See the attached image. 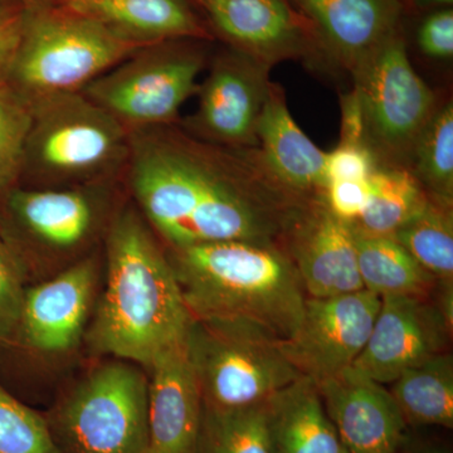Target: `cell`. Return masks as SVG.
Instances as JSON below:
<instances>
[{
    "label": "cell",
    "mask_w": 453,
    "mask_h": 453,
    "mask_svg": "<svg viewBox=\"0 0 453 453\" xmlns=\"http://www.w3.org/2000/svg\"><path fill=\"white\" fill-rule=\"evenodd\" d=\"M127 166L142 214L169 249L281 244L311 201L283 187L258 148L210 144L172 125L133 131Z\"/></svg>",
    "instance_id": "obj_1"
},
{
    "label": "cell",
    "mask_w": 453,
    "mask_h": 453,
    "mask_svg": "<svg viewBox=\"0 0 453 453\" xmlns=\"http://www.w3.org/2000/svg\"><path fill=\"white\" fill-rule=\"evenodd\" d=\"M106 288L88 333L98 353L149 366L184 344L193 318L166 252L136 211L118 214L106 240Z\"/></svg>",
    "instance_id": "obj_2"
},
{
    "label": "cell",
    "mask_w": 453,
    "mask_h": 453,
    "mask_svg": "<svg viewBox=\"0 0 453 453\" xmlns=\"http://www.w3.org/2000/svg\"><path fill=\"white\" fill-rule=\"evenodd\" d=\"M190 315L288 342L299 329L306 294L279 243L226 241L166 252Z\"/></svg>",
    "instance_id": "obj_3"
},
{
    "label": "cell",
    "mask_w": 453,
    "mask_h": 453,
    "mask_svg": "<svg viewBox=\"0 0 453 453\" xmlns=\"http://www.w3.org/2000/svg\"><path fill=\"white\" fill-rule=\"evenodd\" d=\"M142 44L62 5L32 9L4 82L27 100L81 92Z\"/></svg>",
    "instance_id": "obj_4"
},
{
    "label": "cell",
    "mask_w": 453,
    "mask_h": 453,
    "mask_svg": "<svg viewBox=\"0 0 453 453\" xmlns=\"http://www.w3.org/2000/svg\"><path fill=\"white\" fill-rule=\"evenodd\" d=\"M22 174L42 188L95 186L127 165L131 133L82 92L31 101Z\"/></svg>",
    "instance_id": "obj_5"
},
{
    "label": "cell",
    "mask_w": 453,
    "mask_h": 453,
    "mask_svg": "<svg viewBox=\"0 0 453 453\" xmlns=\"http://www.w3.org/2000/svg\"><path fill=\"white\" fill-rule=\"evenodd\" d=\"M148 377L127 360L88 372L46 417L61 453H150Z\"/></svg>",
    "instance_id": "obj_6"
},
{
    "label": "cell",
    "mask_w": 453,
    "mask_h": 453,
    "mask_svg": "<svg viewBox=\"0 0 453 453\" xmlns=\"http://www.w3.org/2000/svg\"><path fill=\"white\" fill-rule=\"evenodd\" d=\"M186 345L204 407L262 404L303 377L282 342L251 330L193 319Z\"/></svg>",
    "instance_id": "obj_7"
},
{
    "label": "cell",
    "mask_w": 453,
    "mask_h": 453,
    "mask_svg": "<svg viewBox=\"0 0 453 453\" xmlns=\"http://www.w3.org/2000/svg\"><path fill=\"white\" fill-rule=\"evenodd\" d=\"M365 145L378 166L408 169L414 145L438 109L414 71L404 42L393 35L353 73Z\"/></svg>",
    "instance_id": "obj_8"
},
{
    "label": "cell",
    "mask_w": 453,
    "mask_h": 453,
    "mask_svg": "<svg viewBox=\"0 0 453 453\" xmlns=\"http://www.w3.org/2000/svg\"><path fill=\"white\" fill-rule=\"evenodd\" d=\"M202 50L172 41L142 47L82 89L130 133L168 127L198 91Z\"/></svg>",
    "instance_id": "obj_9"
},
{
    "label": "cell",
    "mask_w": 453,
    "mask_h": 453,
    "mask_svg": "<svg viewBox=\"0 0 453 453\" xmlns=\"http://www.w3.org/2000/svg\"><path fill=\"white\" fill-rule=\"evenodd\" d=\"M380 309V297L368 290L306 296L299 329L283 350L303 377L319 383L354 365Z\"/></svg>",
    "instance_id": "obj_10"
},
{
    "label": "cell",
    "mask_w": 453,
    "mask_h": 453,
    "mask_svg": "<svg viewBox=\"0 0 453 453\" xmlns=\"http://www.w3.org/2000/svg\"><path fill=\"white\" fill-rule=\"evenodd\" d=\"M271 67L238 50L219 56L196 94L188 134L225 148H258L257 125L270 89Z\"/></svg>",
    "instance_id": "obj_11"
},
{
    "label": "cell",
    "mask_w": 453,
    "mask_h": 453,
    "mask_svg": "<svg viewBox=\"0 0 453 453\" xmlns=\"http://www.w3.org/2000/svg\"><path fill=\"white\" fill-rule=\"evenodd\" d=\"M452 320L440 303L421 296L380 297L371 335L351 366L380 384L449 351Z\"/></svg>",
    "instance_id": "obj_12"
},
{
    "label": "cell",
    "mask_w": 453,
    "mask_h": 453,
    "mask_svg": "<svg viewBox=\"0 0 453 453\" xmlns=\"http://www.w3.org/2000/svg\"><path fill=\"white\" fill-rule=\"evenodd\" d=\"M281 244L299 273L306 296L321 299L365 290L353 226L329 210L324 196L305 205Z\"/></svg>",
    "instance_id": "obj_13"
},
{
    "label": "cell",
    "mask_w": 453,
    "mask_h": 453,
    "mask_svg": "<svg viewBox=\"0 0 453 453\" xmlns=\"http://www.w3.org/2000/svg\"><path fill=\"white\" fill-rule=\"evenodd\" d=\"M316 387L349 453H398L407 422L384 384L348 366Z\"/></svg>",
    "instance_id": "obj_14"
},
{
    "label": "cell",
    "mask_w": 453,
    "mask_h": 453,
    "mask_svg": "<svg viewBox=\"0 0 453 453\" xmlns=\"http://www.w3.org/2000/svg\"><path fill=\"white\" fill-rule=\"evenodd\" d=\"M97 282V264L86 258L55 279L26 290L18 335L27 347L57 354L79 344Z\"/></svg>",
    "instance_id": "obj_15"
},
{
    "label": "cell",
    "mask_w": 453,
    "mask_h": 453,
    "mask_svg": "<svg viewBox=\"0 0 453 453\" xmlns=\"http://www.w3.org/2000/svg\"><path fill=\"white\" fill-rule=\"evenodd\" d=\"M234 50L273 68L312 49L311 35L285 0H193Z\"/></svg>",
    "instance_id": "obj_16"
},
{
    "label": "cell",
    "mask_w": 453,
    "mask_h": 453,
    "mask_svg": "<svg viewBox=\"0 0 453 453\" xmlns=\"http://www.w3.org/2000/svg\"><path fill=\"white\" fill-rule=\"evenodd\" d=\"M149 371L150 453H192L203 399L186 342L160 354Z\"/></svg>",
    "instance_id": "obj_17"
},
{
    "label": "cell",
    "mask_w": 453,
    "mask_h": 453,
    "mask_svg": "<svg viewBox=\"0 0 453 453\" xmlns=\"http://www.w3.org/2000/svg\"><path fill=\"white\" fill-rule=\"evenodd\" d=\"M325 49L351 73L396 35V0H295Z\"/></svg>",
    "instance_id": "obj_18"
},
{
    "label": "cell",
    "mask_w": 453,
    "mask_h": 453,
    "mask_svg": "<svg viewBox=\"0 0 453 453\" xmlns=\"http://www.w3.org/2000/svg\"><path fill=\"white\" fill-rule=\"evenodd\" d=\"M257 138L262 159L283 187L303 199L324 196L326 153L295 122L279 83L271 82L259 116Z\"/></svg>",
    "instance_id": "obj_19"
},
{
    "label": "cell",
    "mask_w": 453,
    "mask_h": 453,
    "mask_svg": "<svg viewBox=\"0 0 453 453\" xmlns=\"http://www.w3.org/2000/svg\"><path fill=\"white\" fill-rule=\"evenodd\" d=\"M91 187L12 189L8 208L32 240L53 250H73L96 228L100 208Z\"/></svg>",
    "instance_id": "obj_20"
},
{
    "label": "cell",
    "mask_w": 453,
    "mask_h": 453,
    "mask_svg": "<svg viewBox=\"0 0 453 453\" xmlns=\"http://www.w3.org/2000/svg\"><path fill=\"white\" fill-rule=\"evenodd\" d=\"M271 453H340L338 432L314 380L306 377L266 402Z\"/></svg>",
    "instance_id": "obj_21"
},
{
    "label": "cell",
    "mask_w": 453,
    "mask_h": 453,
    "mask_svg": "<svg viewBox=\"0 0 453 453\" xmlns=\"http://www.w3.org/2000/svg\"><path fill=\"white\" fill-rule=\"evenodd\" d=\"M65 7L100 20L142 46L208 37L186 0H89Z\"/></svg>",
    "instance_id": "obj_22"
},
{
    "label": "cell",
    "mask_w": 453,
    "mask_h": 453,
    "mask_svg": "<svg viewBox=\"0 0 453 453\" xmlns=\"http://www.w3.org/2000/svg\"><path fill=\"white\" fill-rule=\"evenodd\" d=\"M353 234L357 268L365 290L380 297H428L437 280L392 235L365 234L354 226Z\"/></svg>",
    "instance_id": "obj_23"
},
{
    "label": "cell",
    "mask_w": 453,
    "mask_h": 453,
    "mask_svg": "<svg viewBox=\"0 0 453 453\" xmlns=\"http://www.w3.org/2000/svg\"><path fill=\"white\" fill-rule=\"evenodd\" d=\"M392 384L405 422L417 426H453V357L449 351L412 366Z\"/></svg>",
    "instance_id": "obj_24"
},
{
    "label": "cell",
    "mask_w": 453,
    "mask_h": 453,
    "mask_svg": "<svg viewBox=\"0 0 453 453\" xmlns=\"http://www.w3.org/2000/svg\"><path fill=\"white\" fill-rule=\"evenodd\" d=\"M368 201L354 228L365 234L392 235L428 201L412 173L399 166H378L369 178Z\"/></svg>",
    "instance_id": "obj_25"
},
{
    "label": "cell",
    "mask_w": 453,
    "mask_h": 453,
    "mask_svg": "<svg viewBox=\"0 0 453 453\" xmlns=\"http://www.w3.org/2000/svg\"><path fill=\"white\" fill-rule=\"evenodd\" d=\"M392 237L437 281L452 283V207L428 196L422 210L399 226Z\"/></svg>",
    "instance_id": "obj_26"
},
{
    "label": "cell",
    "mask_w": 453,
    "mask_h": 453,
    "mask_svg": "<svg viewBox=\"0 0 453 453\" xmlns=\"http://www.w3.org/2000/svg\"><path fill=\"white\" fill-rule=\"evenodd\" d=\"M266 402L240 410L203 405L192 453H271Z\"/></svg>",
    "instance_id": "obj_27"
},
{
    "label": "cell",
    "mask_w": 453,
    "mask_h": 453,
    "mask_svg": "<svg viewBox=\"0 0 453 453\" xmlns=\"http://www.w3.org/2000/svg\"><path fill=\"white\" fill-rule=\"evenodd\" d=\"M408 170L429 198L452 207L453 105L438 107L414 145Z\"/></svg>",
    "instance_id": "obj_28"
},
{
    "label": "cell",
    "mask_w": 453,
    "mask_h": 453,
    "mask_svg": "<svg viewBox=\"0 0 453 453\" xmlns=\"http://www.w3.org/2000/svg\"><path fill=\"white\" fill-rule=\"evenodd\" d=\"M31 122V101L0 83V190L8 189L22 174Z\"/></svg>",
    "instance_id": "obj_29"
},
{
    "label": "cell",
    "mask_w": 453,
    "mask_h": 453,
    "mask_svg": "<svg viewBox=\"0 0 453 453\" xmlns=\"http://www.w3.org/2000/svg\"><path fill=\"white\" fill-rule=\"evenodd\" d=\"M0 453H61L46 417L0 386Z\"/></svg>",
    "instance_id": "obj_30"
},
{
    "label": "cell",
    "mask_w": 453,
    "mask_h": 453,
    "mask_svg": "<svg viewBox=\"0 0 453 453\" xmlns=\"http://www.w3.org/2000/svg\"><path fill=\"white\" fill-rule=\"evenodd\" d=\"M25 295L22 258L13 247L0 240V345L17 335Z\"/></svg>",
    "instance_id": "obj_31"
},
{
    "label": "cell",
    "mask_w": 453,
    "mask_h": 453,
    "mask_svg": "<svg viewBox=\"0 0 453 453\" xmlns=\"http://www.w3.org/2000/svg\"><path fill=\"white\" fill-rule=\"evenodd\" d=\"M377 168L374 157L363 144L339 142L332 153H326L327 184L334 180H365Z\"/></svg>",
    "instance_id": "obj_32"
},
{
    "label": "cell",
    "mask_w": 453,
    "mask_h": 453,
    "mask_svg": "<svg viewBox=\"0 0 453 453\" xmlns=\"http://www.w3.org/2000/svg\"><path fill=\"white\" fill-rule=\"evenodd\" d=\"M369 178L365 180L330 181L324 195L329 210L345 222L357 220L368 201L371 190Z\"/></svg>",
    "instance_id": "obj_33"
},
{
    "label": "cell",
    "mask_w": 453,
    "mask_h": 453,
    "mask_svg": "<svg viewBox=\"0 0 453 453\" xmlns=\"http://www.w3.org/2000/svg\"><path fill=\"white\" fill-rule=\"evenodd\" d=\"M419 49L434 58H451L453 55V12L443 9L429 16L418 31Z\"/></svg>",
    "instance_id": "obj_34"
},
{
    "label": "cell",
    "mask_w": 453,
    "mask_h": 453,
    "mask_svg": "<svg viewBox=\"0 0 453 453\" xmlns=\"http://www.w3.org/2000/svg\"><path fill=\"white\" fill-rule=\"evenodd\" d=\"M27 14L0 19V83L4 82L12 57H13L18 43H19Z\"/></svg>",
    "instance_id": "obj_35"
},
{
    "label": "cell",
    "mask_w": 453,
    "mask_h": 453,
    "mask_svg": "<svg viewBox=\"0 0 453 453\" xmlns=\"http://www.w3.org/2000/svg\"><path fill=\"white\" fill-rule=\"evenodd\" d=\"M340 142L363 144V121L356 92H350L342 98V133Z\"/></svg>",
    "instance_id": "obj_36"
},
{
    "label": "cell",
    "mask_w": 453,
    "mask_h": 453,
    "mask_svg": "<svg viewBox=\"0 0 453 453\" xmlns=\"http://www.w3.org/2000/svg\"><path fill=\"white\" fill-rule=\"evenodd\" d=\"M46 3L47 0H0V19L23 16Z\"/></svg>",
    "instance_id": "obj_37"
},
{
    "label": "cell",
    "mask_w": 453,
    "mask_h": 453,
    "mask_svg": "<svg viewBox=\"0 0 453 453\" xmlns=\"http://www.w3.org/2000/svg\"><path fill=\"white\" fill-rule=\"evenodd\" d=\"M422 5H451L453 0H418Z\"/></svg>",
    "instance_id": "obj_38"
},
{
    "label": "cell",
    "mask_w": 453,
    "mask_h": 453,
    "mask_svg": "<svg viewBox=\"0 0 453 453\" xmlns=\"http://www.w3.org/2000/svg\"><path fill=\"white\" fill-rule=\"evenodd\" d=\"M417 453H447V452L443 451V449H436V447H429V449H421V451H418Z\"/></svg>",
    "instance_id": "obj_39"
},
{
    "label": "cell",
    "mask_w": 453,
    "mask_h": 453,
    "mask_svg": "<svg viewBox=\"0 0 453 453\" xmlns=\"http://www.w3.org/2000/svg\"><path fill=\"white\" fill-rule=\"evenodd\" d=\"M89 2V0H62L64 5L77 4V3Z\"/></svg>",
    "instance_id": "obj_40"
},
{
    "label": "cell",
    "mask_w": 453,
    "mask_h": 453,
    "mask_svg": "<svg viewBox=\"0 0 453 453\" xmlns=\"http://www.w3.org/2000/svg\"><path fill=\"white\" fill-rule=\"evenodd\" d=\"M340 453H349L347 449H344V447L342 446V452Z\"/></svg>",
    "instance_id": "obj_41"
}]
</instances>
